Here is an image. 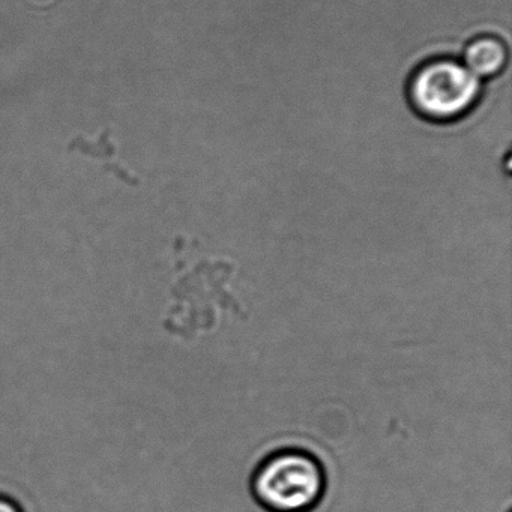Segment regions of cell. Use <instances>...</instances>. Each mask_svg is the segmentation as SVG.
<instances>
[{
  "instance_id": "6da1fadb",
  "label": "cell",
  "mask_w": 512,
  "mask_h": 512,
  "mask_svg": "<svg viewBox=\"0 0 512 512\" xmlns=\"http://www.w3.org/2000/svg\"><path fill=\"white\" fill-rule=\"evenodd\" d=\"M248 487L263 512H316L328 491V473L313 452L286 446L256 464Z\"/></svg>"
},
{
  "instance_id": "7a4b0ae2",
  "label": "cell",
  "mask_w": 512,
  "mask_h": 512,
  "mask_svg": "<svg viewBox=\"0 0 512 512\" xmlns=\"http://www.w3.org/2000/svg\"><path fill=\"white\" fill-rule=\"evenodd\" d=\"M482 83L463 62L433 58L419 65L407 83L410 106L431 122H452L466 116L479 101Z\"/></svg>"
},
{
  "instance_id": "3957f363",
  "label": "cell",
  "mask_w": 512,
  "mask_h": 512,
  "mask_svg": "<svg viewBox=\"0 0 512 512\" xmlns=\"http://www.w3.org/2000/svg\"><path fill=\"white\" fill-rule=\"evenodd\" d=\"M461 62L479 80L493 79L508 65V46L497 35H476L464 46Z\"/></svg>"
},
{
  "instance_id": "277c9868",
  "label": "cell",
  "mask_w": 512,
  "mask_h": 512,
  "mask_svg": "<svg viewBox=\"0 0 512 512\" xmlns=\"http://www.w3.org/2000/svg\"><path fill=\"white\" fill-rule=\"evenodd\" d=\"M0 512H22L16 502L0 496Z\"/></svg>"
}]
</instances>
